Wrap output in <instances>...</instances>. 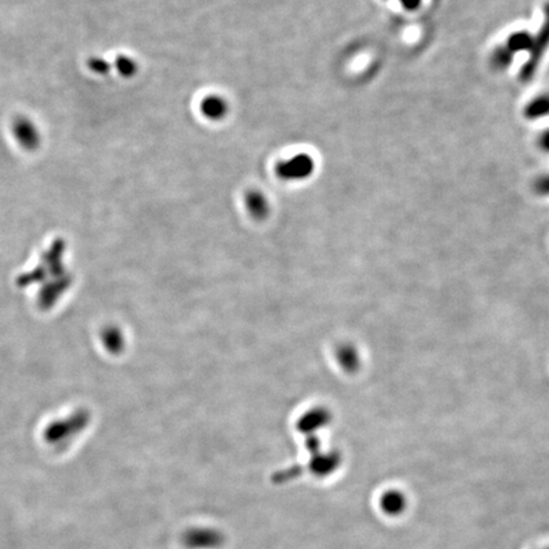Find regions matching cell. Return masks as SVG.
<instances>
[{"label":"cell","mask_w":549,"mask_h":549,"mask_svg":"<svg viewBox=\"0 0 549 549\" xmlns=\"http://www.w3.org/2000/svg\"><path fill=\"white\" fill-rule=\"evenodd\" d=\"M91 68H93L97 72H106L108 70V65L106 64L103 60H93Z\"/></svg>","instance_id":"8fae6325"},{"label":"cell","mask_w":549,"mask_h":549,"mask_svg":"<svg viewBox=\"0 0 549 549\" xmlns=\"http://www.w3.org/2000/svg\"><path fill=\"white\" fill-rule=\"evenodd\" d=\"M536 145H538V148H539L541 151L549 154V127L548 129H545V130H543L542 132L538 135Z\"/></svg>","instance_id":"9c48e42d"},{"label":"cell","mask_w":549,"mask_h":549,"mask_svg":"<svg viewBox=\"0 0 549 549\" xmlns=\"http://www.w3.org/2000/svg\"><path fill=\"white\" fill-rule=\"evenodd\" d=\"M543 549H549V548H543Z\"/></svg>","instance_id":"7c38bea8"},{"label":"cell","mask_w":549,"mask_h":549,"mask_svg":"<svg viewBox=\"0 0 549 549\" xmlns=\"http://www.w3.org/2000/svg\"><path fill=\"white\" fill-rule=\"evenodd\" d=\"M533 190L539 196H549V173L536 178L533 184Z\"/></svg>","instance_id":"52a82bcc"},{"label":"cell","mask_w":549,"mask_h":549,"mask_svg":"<svg viewBox=\"0 0 549 549\" xmlns=\"http://www.w3.org/2000/svg\"><path fill=\"white\" fill-rule=\"evenodd\" d=\"M118 70L124 75H132L137 70L135 63L131 61L130 59H127V58H120L118 61Z\"/></svg>","instance_id":"ba28073f"},{"label":"cell","mask_w":549,"mask_h":549,"mask_svg":"<svg viewBox=\"0 0 549 549\" xmlns=\"http://www.w3.org/2000/svg\"><path fill=\"white\" fill-rule=\"evenodd\" d=\"M203 113L210 118H219L224 116L227 111V106L224 101L217 97H210L203 102Z\"/></svg>","instance_id":"8992f818"},{"label":"cell","mask_w":549,"mask_h":549,"mask_svg":"<svg viewBox=\"0 0 549 549\" xmlns=\"http://www.w3.org/2000/svg\"><path fill=\"white\" fill-rule=\"evenodd\" d=\"M524 116L531 121L549 116V93H542L530 99L524 108Z\"/></svg>","instance_id":"3957f363"},{"label":"cell","mask_w":549,"mask_h":549,"mask_svg":"<svg viewBox=\"0 0 549 549\" xmlns=\"http://www.w3.org/2000/svg\"><path fill=\"white\" fill-rule=\"evenodd\" d=\"M421 3H422V0H400V4L403 6L405 11H410V12L416 11L421 6Z\"/></svg>","instance_id":"30bf717a"},{"label":"cell","mask_w":549,"mask_h":549,"mask_svg":"<svg viewBox=\"0 0 549 549\" xmlns=\"http://www.w3.org/2000/svg\"><path fill=\"white\" fill-rule=\"evenodd\" d=\"M380 509L389 517H398L407 506L405 495L399 491L391 490L384 492L380 497Z\"/></svg>","instance_id":"7a4b0ae2"},{"label":"cell","mask_w":549,"mask_h":549,"mask_svg":"<svg viewBox=\"0 0 549 549\" xmlns=\"http://www.w3.org/2000/svg\"><path fill=\"white\" fill-rule=\"evenodd\" d=\"M313 170V159L307 154H299L279 167V173L286 178H304L310 176Z\"/></svg>","instance_id":"6da1fadb"},{"label":"cell","mask_w":549,"mask_h":549,"mask_svg":"<svg viewBox=\"0 0 549 549\" xmlns=\"http://www.w3.org/2000/svg\"><path fill=\"white\" fill-rule=\"evenodd\" d=\"M534 45V39L529 32L526 31H517V32L510 34L507 37V41L505 46L510 50L511 53H522V51H528Z\"/></svg>","instance_id":"277c9868"},{"label":"cell","mask_w":549,"mask_h":549,"mask_svg":"<svg viewBox=\"0 0 549 549\" xmlns=\"http://www.w3.org/2000/svg\"><path fill=\"white\" fill-rule=\"evenodd\" d=\"M514 53L506 46H498L491 53L490 64L495 70H505L512 64Z\"/></svg>","instance_id":"5b68a950"}]
</instances>
